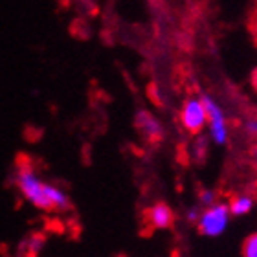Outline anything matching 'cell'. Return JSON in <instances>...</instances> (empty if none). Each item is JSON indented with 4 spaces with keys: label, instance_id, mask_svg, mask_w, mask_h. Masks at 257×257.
<instances>
[{
    "label": "cell",
    "instance_id": "cell-3",
    "mask_svg": "<svg viewBox=\"0 0 257 257\" xmlns=\"http://www.w3.org/2000/svg\"><path fill=\"white\" fill-rule=\"evenodd\" d=\"M204 107H206V112H208V128H209V138L211 142L217 145H226L228 140H230V133H228V119H226V114L222 110L217 99H213L208 94H202L200 96Z\"/></svg>",
    "mask_w": 257,
    "mask_h": 257
},
{
    "label": "cell",
    "instance_id": "cell-4",
    "mask_svg": "<svg viewBox=\"0 0 257 257\" xmlns=\"http://www.w3.org/2000/svg\"><path fill=\"white\" fill-rule=\"evenodd\" d=\"M182 127L191 134H198L208 125V112L200 97H188L180 110Z\"/></svg>",
    "mask_w": 257,
    "mask_h": 257
},
{
    "label": "cell",
    "instance_id": "cell-11",
    "mask_svg": "<svg viewBox=\"0 0 257 257\" xmlns=\"http://www.w3.org/2000/svg\"><path fill=\"white\" fill-rule=\"evenodd\" d=\"M246 134L252 138H257V118L246 119Z\"/></svg>",
    "mask_w": 257,
    "mask_h": 257
},
{
    "label": "cell",
    "instance_id": "cell-7",
    "mask_svg": "<svg viewBox=\"0 0 257 257\" xmlns=\"http://www.w3.org/2000/svg\"><path fill=\"white\" fill-rule=\"evenodd\" d=\"M228 206H230V213L233 217H244V215H248L253 209L255 200L250 195H237V197L231 198Z\"/></svg>",
    "mask_w": 257,
    "mask_h": 257
},
{
    "label": "cell",
    "instance_id": "cell-9",
    "mask_svg": "<svg viewBox=\"0 0 257 257\" xmlns=\"http://www.w3.org/2000/svg\"><path fill=\"white\" fill-rule=\"evenodd\" d=\"M242 255L257 257V231L244 239V242H242Z\"/></svg>",
    "mask_w": 257,
    "mask_h": 257
},
{
    "label": "cell",
    "instance_id": "cell-10",
    "mask_svg": "<svg viewBox=\"0 0 257 257\" xmlns=\"http://www.w3.org/2000/svg\"><path fill=\"white\" fill-rule=\"evenodd\" d=\"M198 202L202 204L204 208H208V206L217 202V193L211 191V189H204V191H200V195H198Z\"/></svg>",
    "mask_w": 257,
    "mask_h": 257
},
{
    "label": "cell",
    "instance_id": "cell-8",
    "mask_svg": "<svg viewBox=\"0 0 257 257\" xmlns=\"http://www.w3.org/2000/svg\"><path fill=\"white\" fill-rule=\"evenodd\" d=\"M43 246H44V235L43 233H35V235H32L28 239L26 252L30 253V255H37V253L43 250Z\"/></svg>",
    "mask_w": 257,
    "mask_h": 257
},
{
    "label": "cell",
    "instance_id": "cell-1",
    "mask_svg": "<svg viewBox=\"0 0 257 257\" xmlns=\"http://www.w3.org/2000/svg\"><path fill=\"white\" fill-rule=\"evenodd\" d=\"M17 186L28 202L43 211H68L72 200L59 186L41 180L30 164H21L17 169Z\"/></svg>",
    "mask_w": 257,
    "mask_h": 257
},
{
    "label": "cell",
    "instance_id": "cell-12",
    "mask_svg": "<svg viewBox=\"0 0 257 257\" xmlns=\"http://www.w3.org/2000/svg\"><path fill=\"white\" fill-rule=\"evenodd\" d=\"M204 155H206V138H200L197 140V158L200 160V158H204Z\"/></svg>",
    "mask_w": 257,
    "mask_h": 257
},
{
    "label": "cell",
    "instance_id": "cell-6",
    "mask_svg": "<svg viewBox=\"0 0 257 257\" xmlns=\"http://www.w3.org/2000/svg\"><path fill=\"white\" fill-rule=\"evenodd\" d=\"M147 219H149L151 226L156 228V230H167V228H171L173 222H175V213H173V209L169 208L167 204L158 202L149 209Z\"/></svg>",
    "mask_w": 257,
    "mask_h": 257
},
{
    "label": "cell",
    "instance_id": "cell-14",
    "mask_svg": "<svg viewBox=\"0 0 257 257\" xmlns=\"http://www.w3.org/2000/svg\"><path fill=\"white\" fill-rule=\"evenodd\" d=\"M253 162H255V166H257V147H255V151H253Z\"/></svg>",
    "mask_w": 257,
    "mask_h": 257
},
{
    "label": "cell",
    "instance_id": "cell-2",
    "mask_svg": "<svg viewBox=\"0 0 257 257\" xmlns=\"http://www.w3.org/2000/svg\"><path fill=\"white\" fill-rule=\"evenodd\" d=\"M230 206L224 202H215L211 206L200 211V217L197 220L198 231L204 237H220L228 230L230 224Z\"/></svg>",
    "mask_w": 257,
    "mask_h": 257
},
{
    "label": "cell",
    "instance_id": "cell-13",
    "mask_svg": "<svg viewBox=\"0 0 257 257\" xmlns=\"http://www.w3.org/2000/svg\"><path fill=\"white\" fill-rule=\"evenodd\" d=\"M198 217H200V211H198V208H191L188 213H186V219H188L189 222H197Z\"/></svg>",
    "mask_w": 257,
    "mask_h": 257
},
{
    "label": "cell",
    "instance_id": "cell-5",
    "mask_svg": "<svg viewBox=\"0 0 257 257\" xmlns=\"http://www.w3.org/2000/svg\"><path fill=\"white\" fill-rule=\"evenodd\" d=\"M134 119H136V127L140 128V133L144 134L149 142L162 140V136H164V125L160 123V119L156 118L155 114H151L149 110L142 108V110L136 112Z\"/></svg>",
    "mask_w": 257,
    "mask_h": 257
}]
</instances>
